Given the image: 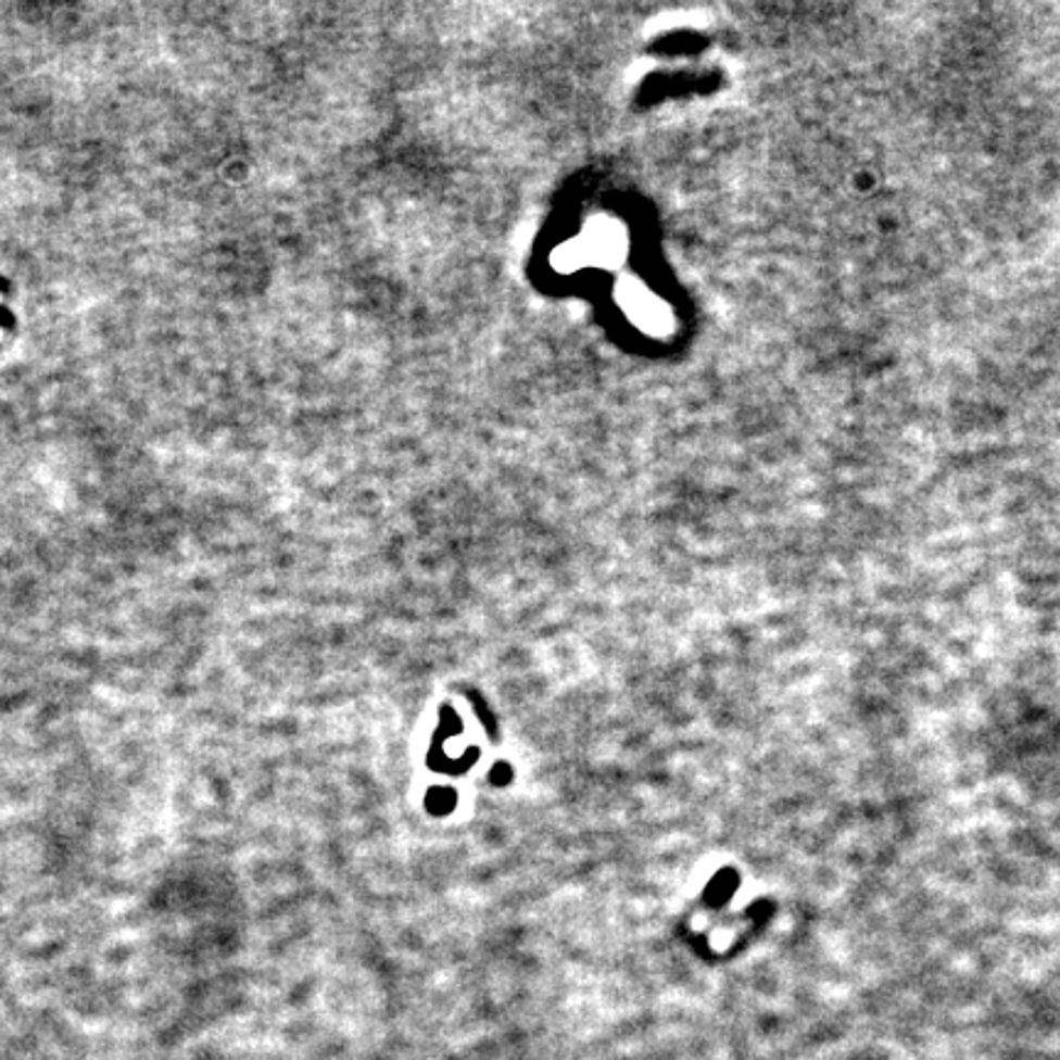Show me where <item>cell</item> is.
<instances>
[{
    "instance_id": "cell-2",
    "label": "cell",
    "mask_w": 1060,
    "mask_h": 1060,
    "mask_svg": "<svg viewBox=\"0 0 1060 1060\" xmlns=\"http://www.w3.org/2000/svg\"><path fill=\"white\" fill-rule=\"evenodd\" d=\"M617 302L621 305V310L627 312V317L633 321V325L641 327L643 331H651V335L660 337L673 329V315H670V307L658 295H653V292L636 278L619 280Z\"/></svg>"
},
{
    "instance_id": "cell-1",
    "label": "cell",
    "mask_w": 1060,
    "mask_h": 1060,
    "mask_svg": "<svg viewBox=\"0 0 1060 1060\" xmlns=\"http://www.w3.org/2000/svg\"><path fill=\"white\" fill-rule=\"evenodd\" d=\"M627 253V231L611 219H596L586 226L580 239L565 243L555 253L560 270H575L582 265H617Z\"/></svg>"
}]
</instances>
